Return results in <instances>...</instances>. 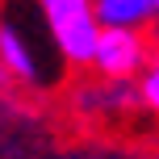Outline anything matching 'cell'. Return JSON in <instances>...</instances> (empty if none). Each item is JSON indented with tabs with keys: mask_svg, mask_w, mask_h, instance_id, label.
Here are the masks:
<instances>
[{
	"mask_svg": "<svg viewBox=\"0 0 159 159\" xmlns=\"http://www.w3.org/2000/svg\"><path fill=\"white\" fill-rule=\"evenodd\" d=\"M46 34L63 63L71 67H92L96 42H101V17H96V0H38Z\"/></svg>",
	"mask_w": 159,
	"mask_h": 159,
	"instance_id": "obj_1",
	"label": "cell"
},
{
	"mask_svg": "<svg viewBox=\"0 0 159 159\" xmlns=\"http://www.w3.org/2000/svg\"><path fill=\"white\" fill-rule=\"evenodd\" d=\"M151 63V42L143 30H126V25H105L101 42L92 55V71L101 80H134Z\"/></svg>",
	"mask_w": 159,
	"mask_h": 159,
	"instance_id": "obj_2",
	"label": "cell"
},
{
	"mask_svg": "<svg viewBox=\"0 0 159 159\" xmlns=\"http://www.w3.org/2000/svg\"><path fill=\"white\" fill-rule=\"evenodd\" d=\"M0 67H4L8 80L30 84V88H38L46 80V71L38 63V50L30 46V38L21 34V25L13 17H0Z\"/></svg>",
	"mask_w": 159,
	"mask_h": 159,
	"instance_id": "obj_3",
	"label": "cell"
},
{
	"mask_svg": "<svg viewBox=\"0 0 159 159\" xmlns=\"http://www.w3.org/2000/svg\"><path fill=\"white\" fill-rule=\"evenodd\" d=\"M96 17H101V25L143 30L159 17V0H96Z\"/></svg>",
	"mask_w": 159,
	"mask_h": 159,
	"instance_id": "obj_4",
	"label": "cell"
},
{
	"mask_svg": "<svg viewBox=\"0 0 159 159\" xmlns=\"http://www.w3.org/2000/svg\"><path fill=\"white\" fill-rule=\"evenodd\" d=\"M138 96H143V105H147V109H155V113H159V55H151V63H147Z\"/></svg>",
	"mask_w": 159,
	"mask_h": 159,
	"instance_id": "obj_5",
	"label": "cell"
},
{
	"mask_svg": "<svg viewBox=\"0 0 159 159\" xmlns=\"http://www.w3.org/2000/svg\"><path fill=\"white\" fill-rule=\"evenodd\" d=\"M151 25H155V42H159V17H155V21H151Z\"/></svg>",
	"mask_w": 159,
	"mask_h": 159,
	"instance_id": "obj_6",
	"label": "cell"
}]
</instances>
